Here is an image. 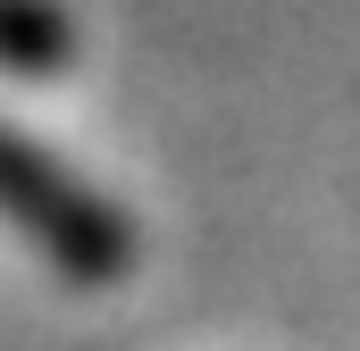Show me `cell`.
<instances>
[{"mask_svg": "<svg viewBox=\"0 0 360 351\" xmlns=\"http://www.w3.org/2000/svg\"><path fill=\"white\" fill-rule=\"evenodd\" d=\"M0 218L59 267L68 284H117L134 267V226L109 192H92L68 159H51L42 143H25L0 117Z\"/></svg>", "mask_w": 360, "mask_h": 351, "instance_id": "cell-1", "label": "cell"}, {"mask_svg": "<svg viewBox=\"0 0 360 351\" xmlns=\"http://www.w3.org/2000/svg\"><path fill=\"white\" fill-rule=\"evenodd\" d=\"M76 51V25L59 0H0V67L8 76H59Z\"/></svg>", "mask_w": 360, "mask_h": 351, "instance_id": "cell-2", "label": "cell"}]
</instances>
